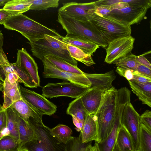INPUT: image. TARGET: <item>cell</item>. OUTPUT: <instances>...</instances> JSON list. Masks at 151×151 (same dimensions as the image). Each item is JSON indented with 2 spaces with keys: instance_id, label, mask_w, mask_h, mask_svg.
Returning a JSON list of instances; mask_svg holds the SVG:
<instances>
[{
  "instance_id": "obj_17",
  "label": "cell",
  "mask_w": 151,
  "mask_h": 151,
  "mask_svg": "<svg viewBox=\"0 0 151 151\" xmlns=\"http://www.w3.org/2000/svg\"><path fill=\"white\" fill-rule=\"evenodd\" d=\"M10 107L14 109L20 116L26 122L32 117L37 122L44 124L40 112L23 98L13 103Z\"/></svg>"
},
{
  "instance_id": "obj_15",
  "label": "cell",
  "mask_w": 151,
  "mask_h": 151,
  "mask_svg": "<svg viewBox=\"0 0 151 151\" xmlns=\"http://www.w3.org/2000/svg\"><path fill=\"white\" fill-rule=\"evenodd\" d=\"M84 74L91 83L90 88H95L105 92L114 87L112 83L116 79V76L113 70L104 73H84Z\"/></svg>"
},
{
  "instance_id": "obj_4",
  "label": "cell",
  "mask_w": 151,
  "mask_h": 151,
  "mask_svg": "<svg viewBox=\"0 0 151 151\" xmlns=\"http://www.w3.org/2000/svg\"><path fill=\"white\" fill-rule=\"evenodd\" d=\"M117 90L114 87L104 94L100 106L95 114L98 125L99 142L109 136L114 123Z\"/></svg>"
},
{
  "instance_id": "obj_20",
  "label": "cell",
  "mask_w": 151,
  "mask_h": 151,
  "mask_svg": "<svg viewBox=\"0 0 151 151\" xmlns=\"http://www.w3.org/2000/svg\"><path fill=\"white\" fill-rule=\"evenodd\" d=\"M18 82L14 84H11L6 78L4 82V101L2 106V110L6 109L14 102L22 98Z\"/></svg>"
},
{
  "instance_id": "obj_41",
  "label": "cell",
  "mask_w": 151,
  "mask_h": 151,
  "mask_svg": "<svg viewBox=\"0 0 151 151\" xmlns=\"http://www.w3.org/2000/svg\"><path fill=\"white\" fill-rule=\"evenodd\" d=\"M140 83H145L151 82V78L142 75L136 71L133 72V78L132 80Z\"/></svg>"
},
{
  "instance_id": "obj_51",
  "label": "cell",
  "mask_w": 151,
  "mask_h": 151,
  "mask_svg": "<svg viewBox=\"0 0 151 151\" xmlns=\"http://www.w3.org/2000/svg\"><path fill=\"white\" fill-rule=\"evenodd\" d=\"M2 110V106L0 104V112Z\"/></svg>"
},
{
  "instance_id": "obj_21",
  "label": "cell",
  "mask_w": 151,
  "mask_h": 151,
  "mask_svg": "<svg viewBox=\"0 0 151 151\" xmlns=\"http://www.w3.org/2000/svg\"><path fill=\"white\" fill-rule=\"evenodd\" d=\"M132 92L137 96L142 104L151 107V82L140 83L128 81Z\"/></svg>"
},
{
  "instance_id": "obj_5",
  "label": "cell",
  "mask_w": 151,
  "mask_h": 151,
  "mask_svg": "<svg viewBox=\"0 0 151 151\" xmlns=\"http://www.w3.org/2000/svg\"><path fill=\"white\" fill-rule=\"evenodd\" d=\"M28 122L35 133L37 139L26 142L27 151H65V144L52 136L49 128L32 117L29 118Z\"/></svg>"
},
{
  "instance_id": "obj_8",
  "label": "cell",
  "mask_w": 151,
  "mask_h": 151,
  "mask_svg": "<svg viewBox=\"0 0 151 151\" xmlns=\"http://www.w3.org/2000/svg\"><path fill=\"white\" fill-rule=\"evenodd\" d=\"M89 88L67 81L57 83H48L43 87L42 95L50 99L59 96L76 99L81 96Z\"/></svg>"
},
{
  "instance_id": "obj_36",
  "label": "cell",
  "mask_w": 151,
  "mask_h": 151,
  "mask_svg": "<svg viewBox=\"0 0 151 151\" xmlns=\"http://www.w3.org/2000/svg\"><path fill=\"white\" fill-rule=\"evenodd\" d=\"M14 70L18 76L19 80L26 87L30 88L37 87L30 75L21 68L17 65L14 63H12Z\"/></svg>"
},
{
  "instance_id": "obj_49",
  "label": "cell",
  "mask_w": 151,
  "mask_h": 151,
  "mask_svg": "<svg viewBox=\"0 0 151 151\" xmlns=\"http://www.w3.org/2000/svg\"><path fill=\"white\" fill-rule=\"evenodd\" d=\"M113 151H120L116 143L115 145Z\"/></svg>"
},
{
  "instance_id": "obj_28",
  "label": "cell",
  "mask_w": 151,
  "mask_h": 151,
  "mask_svg": "<svg viewBox=\"0 0 151 151\" xmlns=\"http://www.w3.org/2000/svg\"><path fill=\"white\" fill-rule=\"evenodd\" d=\"M116 143L120 151H134L133 142L129 134L122 126L118 133Z\"/></svg>"
},
{
  "instance_id": "obj_16",
  "label": "cell",
  "mask_w": 151,
  "mask_h": 151,
  "mask_svg": "<svg viewBox=\"0 0 151 151\" xmlns=\"http://www.w3.org/2000/svg\"><path fill=\"white\" fill-rule=\"evenodd\" d=\"M105 92L98 89L90 88L81 97L82 104L88 114L95 115L100 106Z\"/></svg>"
},
{
  "instance_id": "obj_22",
  "label": "cell",
  "mask_w": 151,
  "mask_h": 151,
  "mask_svg": "<svg viewBox=\"0 0 151 151\" xmlns=\"http://www.w3.org/2000/svg\"><path fill=\"white\" fill-rule=\"evenodd\" d=\"M5 110L7 117L6 128L9 133L8 136L15 140L19 141L20 116L14 109L10 107Z\"/></svg>"
},
{
  "instance_id": "obj_27",
  "label": "cell",
  "mask_w": 151,
  "mask_h": 151,
  "mask_svg": "<svg viewBox=\"0 0 151 151\" xmlns=\"http://www.w3.org/2000/svg\"><path fill=\"white\" fill-rule=\"evenodd\" d=\"M19 135L21 146L26 142L37 139L36 135L30 125L20 116Z\"/></svg>"
},
{
  "instance_id": "obj_42",
  "label": "cell",
  "mask_w": 151,
  "mask_h": 151,
  "mask_svg": "<svg viewBox=\"0 0 151 151\" xmlns=\"http://www.w3.org/2000/svg\"><path fill=\"white\" fill-rule=\"evenodd\" d=\"M136 71L142 75L151 78V69L145 66L139 64Z\"/></svg>"
},
{
  "instance_id": "obj_40",
  "label": "cell",
  "mask_w": 151,
  "mask_h": 151,
  "mask_svg": "<svg viewBox=\"0 0 151 151\" xmlns=\"http://www.w3.org/2000/svg\"><path fill=\"white\" fill-rule=\"evenodd\" d=\"M116 71L119 75L125 78L128 81L132 80L133 78V70L117 66Z\"/></svg>"
},
{
  "instance_id": "obj_11",
  "label": "cell",
  "mask_w": 151,
  "mask_h": 151,
  "mask_svg": "<svg viewBox=\"0 0 151 151\" xmlns=\"http://www.w3.org/2000/svg\"><path fill=\"white\" fill-rule=\"evenodd\" d=\"M41 60L44 66L42 76L44 78L60 79L83 87L90 88L91 83L84 73L80 74L62 71L57 68L45 58Z\"/></svg>"
},
{
  "instance_id": "obj_38",
  "label": "cell",
  "mask_w": 151,
  "mask_h": 151,
  "mask_svg": "<svg viewBox=\"0 0 151 151\" xmlns=\"http://www.w3.org/2000/svg\"><path fill=\"white\" fill-rule=\"evenodd\" d=\"M7 117L6 110L0 112V139L2 137L9 135V133L6 128Z\"/></svg>"
},
{
  "instance_id": "obj_45",
  "label": "cell",
  "mask_w": 151,
  "mask_h": 151,
  "mask_svg": "<svg viewBox=\"0 0 151 151\" xmlns=\"http://www.w3.org/2000/svg\"><path fill=\"white\" fill-rule=\"evenodd\" d=\"M73 121L76 127L75 129L78 132L81 131L83 129L85 121L78 120L74 117H72Z\"/></svg>"
},
{
  "instance_id": "obj_52",
  "label": "cell",
  "mask_w": 151,
  "mask_h": 151,
  "mask_svg": "<svg viewBox=\"0 0 151 151\" xmlns=\"http://www.w3.org/2000/svg\"><path fill=\"white\" fill-rule=\"evenodd\" d=\"M1 81H0V82H1Z\"/></svg>"
},
{
  "instance_id": "obj_39",
  "label": "cell",
  "mask_w": 151,
  "mask_h": 151,
  "mask_svg": "<svg viewBox=\"0 0 151 151\" xmlns=\"http://www.w3.org/2000/svg\"><path fill=\"white\" fill-rule=\"evenodd\" d=\"M141 124H143L146 128L151 131V111L147 110L141 116Z\"/></svg>"
},
{
  "instance_id": "obj_43",
  "label": "cell",
  "mask_w": 151,
  "mask_h": 151,
  "mask_svg": "<svg viewBox=\"0 0 151 151\" xmlns=\"http://www.w3.org/2000/svg\"><path fill=\"white\" fill-rule=\"evenodd\" d=\"M144 54L136 56V59L138 63L151 69V65L149 61L144 57Z\"/></svg>"
},
{
  "instance_id": "obj_14",
  "label": "cell",
  "mask_w": 151,
  "mask_h": 151,
  "mask_svg": "<svg viewBox=\"0 0 151 151\" xmlns=\"http://www.w3.org/2000/svg\"><path fill=\"white\" fill-rule=\"evenodd\" d=\"M14 63L30 75L37 87L40 86V78L37 64L25 49L17 50V60Z\"/></svg>"
},
{
  "instance_id": "obj_18",
  "label": "cell",
  "mask_w": 151,
  "mask_h": 151,
  "mask_svg": "<svg viewBox=\"0 0 151 151\" xmlns=\"http://www.w3.org/2000/svg\"><path fill=\"white\" fill-rule=\"evenodd\" d=\"M63 40L65 42L73 45L82 50L86 54L93 55L99 46L96 44L81 36L67 34Z\"/></svg>"
},
{
  "instance_id": "obj_46",
  "label": "cell",
  "mask_w": 151,
  "mask_h": 151,
  "mask_svg": "<svg viewBox=\"0 0 151 151\" xmlns=\"http://www.w3.org/2000/svg\"><path fill=\"white\" fill-rule=\"evenodd\" d=\"M91 142H91L87 146L85 151H99L96 142H95V144L93 146L92 145Z\"/></svg>"
},
{
  "instance_id": "obj_24",
  "label": "cell",
  "mask_w": 151,
  "mask_h": 151,
  "mask_svg": "<svg viewBox=\"0 0 151 151\" xmlns=\"http://www.w3.org/2000/svg\"><path fill=\"white\" fill-rule=\"evenodd\" d=\"M31 4L30 0H9L3 9L11 15H16L29 10Z\"/></svg>"
},
{
  "instance_id": "obj_37",
  "label": "cell",
  "mask_w": 151,
  "mask_h": 151,
  "mask_svg": "<svg viewBox=\"0 0 151 151\" xmlns=\"http://www.w3.org/2000/svg\"><path fill=\"white\" fill-rule=\"evenodd\" d=\"M32 4L29 10L39 11L49 8H57L59 0H30Z\"/></svg>"
},
{
  "instance_id": "obj_19",
  "label": "cell",
  "mask_w": 151,
  "mask_h": 151,
  "mask_svg": "<svg viewBox=\"0 0 151 151\" xmlns=\"http://www.w3.org/2000/svg\"><path fill=\"white\" fill-rule=\"evenodd\" d=\"M82 143L92 141L99 142L98 125L96 117L94 114H88L85 120L83 129L80 131Z\"/></svg>"
},
{
  "instance_id": "obj_6",
  "label": "cell",
  "mask_w": 151,
  "mask_h": 151,
  "mask_svg": "<svg viewBox=\"0 0 151 151\" xmlns=\"http://www.w3.org/2000/svg\"><path fill=\"white\" fill-rule=\"evenodd\" d=\"M90 21L108 45L114 40L131 35V26L123 24L109 17L94 13L91 17Z\"/></svg>"
},
{
  "instance_id": "obj_9",
  "label": "cell",
  "mask_w": 151,
  "mask_h": 151,
  "mask_svg": "<svg viewBox=\"0 0 151 151\" xmlns=\"http://www.w3.org/2000/svg\"><path fill=\"white\" fill-rule=\"evenodd\" d=\"M121 123L130 135L133 144L134 150L139 147V135L141 124L140 117L130 102L126 104L123 111Z\"/></svg>"
},
{
  "instance_id": "obj_47",
  "label": "cell",
  "mask_w": 151,
  "mask_h": 151,
  "mask_svg": "<svg viewBox=\"0 0 151 151\" xmlns=\"http://www.w3.org/2000/svg\"><path fill=\"white\" fill-rule=\"evenodd\" d=\"M4 35L1 31H0V52L3 49V46L4 43Z\"/></svg>"
},
{
  "instance_id": "obj_10",
  "label": "cell",
  "mask_w": 151,
  "mask_h": 151,
  "mask_svg": "<svg viewBox=\"0 0 151 151\" xmlns=\"http://www.w3.org/2000/svg\"><path fill=\"white\" fill-rule=\"evenodd\" d=\"M58 11L61 14L79 21H89L95 13V1L81 3L76 2L64 3Z\"/></svg>"
},
{
  "instance_id": "obj_23",
  "label": "cell",
  "mask_w": 151,
  "mask_h": 151,
  "mask_svg": "<svg viewBox=\"0 0 151 151\" xmlns=\"http://www.w3.org/2000/svg\"><path fill=\"white\" fill-rule=\"evenodd\" d=\"M121 118L114 119V123L113 128L107 137L103 141L96 142L99 151H113L117 135L122 127L121 123Z\"/></svg>"
},
{
  "instance_id": "obj_53",
  "label": "cell",
  "mask_w": 151,
  "mask_h": 151,
  "mask_svg": "<svg viewBox=\"0 0 151 151\" xmlns=\"http://www.w3.org/2000/svg\"><path fill=\"white\" fill-rule=\"evenodd\" d=\"M134 151H135V150H134Z\"/></svg>"
},
{
  "instance_id": "obj_34",
  "label": "cell",
  "mask_w": 151,
  "mask_h": 151,
  "mask_svg": "<svg viewBox=\"0 0 151 151\" xmlns=\"http://www.w3.org/2000/svg\"><path fill=\"white\" fill-rule=\"evenodd\" d=\"M12 72L16 73L12 65L2 49L0 52V81L4 82L7 73Z\"/></svg>"
},
{
  "instance_id": "obj_13",
  "label": "cell",
  "mask_w": 151,
  "mask_h": 151,
  "mask_svg": "<svg viewBox=\"0 0 151 151\" xmlns=\"http://www.w3.org/2000/svg\"><path fill=\"white\" fill-rule=\"evenodd\" d=\"M22 97L42 115L51 116L57 111V106L43 95L19 86Z\"/></svg>"
},
{
  "instance_id": "obj_50",
  "label": "cell",
  "mask_w": 151,
  "mask_h": 151,
  "mask_svg": "<svg viewBox=\"0 0 151 151\" xmlns=\"http://www.w3.org/2000/svg\"><path fill=\"white\" fill-rule=\"evenodd\" d=\"M4 88V82L2 81L0 82V91H2Z\"/></svg>"
},
{
  "instance_id": "obj_32",
  "label": "cell",
  "mask_w": 151,
  "mask_h": 151,
  "mask_svg": "<svg viewBox=\"0 0 151 151\" xmlns=\"http://www.w3.org/2000/svg\"><path fill=\"white\" fill-rule=\"evenodd\" d=\"M136 56L131 53L116 60L112 63L117 66L136 71L139 64L136 60Z\"/></svg>"
},
{
  "instance_id": "obj_33",
  "label": "cell",
  "mask_w": 151,
  "mask_h": 151,
  "mask_svg": "<svg viewBox=\"0 0 151 151\" xmlns=\"http://www.w3.org/2000/svg\"><path fill=\"white\" fill-rule=\"evenodd\" d=\"M21 147L19 141L9 136H5L0 139V151H20Z\"/></svg>"
},
{
  "instance_id": "obj_3",
  "label": "cell",
  "mask_w": 151,
  "mask_h": 151,
  "mask_svg": "<svg viewBox=\"0 0 151 151\" xmlns=\"http://www.w3.org/2000/svg\"><path fill=\"white\" fill-rule=\"evenodd\" d=\"M127 2V0H104L103 4L110 9L108 17L129 26L138 23L145 18L148 8Z\"/></svg>"
},
{
  "instance_id": "obj_1",
  "label": "cell",
  "mask_w": 151,
  "mask_h": 151,
  "mask_svg": "<svg viewBox=\"0 0 151 151\" xmlns=\"http://www.w3.org/2000/svg\"><path fill=\"white\" fill-rule=\"evenodd\" d=\"M3 25L6 29L18 32L30 43L45 39V35L63 37L55 30L48 28L22 14L10 16Z\"/></svg>"
},
{
  "instance_id": "obj_2",
  "label": "cell",
  "mask_w": 151,
  "mask_h": 151,
  "mask_svg": "<svg viewBox=\"0 0 151 151\" xmlns=\"http://www.w3.org/2000/svg\"><path fill=\"white\" fill-rule=\"evenodd\" d=\"M45 38L33 43H28L31 47L33 55L42 60L47 55L58 57L69 63L77 66V61L72 58L67 48L68 43L59 37L45 35Z\"/></svg>"
},
{
  "instance_id": "obj_26",
  "label": "cell",
  "mask_w": 151,
  "mask_h": 151,
  "mask_svg": "<svg viewBox=\"0 0 151 151\" xmlns=\"http://www.w3.org/2000/svg\"><path fill=\"white\" fill-rule=\"evenodd\" d=\"M81 97L76 99L69 104L66 112L78 120L85 121L88 114L83 105Z\"/></svg>"
},
{
  "instance_id": "obj_7",
  "label": "cell",
  "mask_w": 151,
  "mask_h": 151,
  "mask_svg": "<svg viewBox=\"0 0 151 151\" xmlns=\"http://www.w3.org/2000/svg\"><path fill=\"white\" fill-rule=\"evenodd\" d=\"M58 17L56 21L67 34L81 36L103 48L107 47L108 44L99 35L90 20L79 21L59 13Z\"/></svg>"
},
{
  "instance_id": "obj_25",
  "label": "cell",
  "mask_w": 151,
  "mask_h": 151,
  "mask_svg": "<svg viewBox=\"0 0 151 151\" xmlns=\"http://www.w3.org/2000/svg\"><path fill=\"white\" fill-rule=\"evenodd\" d=\"M44 58L61 70L77 74H83L84 73V72L77 66H73L58 57L49 55L45 56Z\"/></svg>"
},
{
  "instance_id": "obj_30",
  "label": "cell",
  "mask_w": 151,
  "mask_h": 151,
  "mask_svg": "<svg viewBox=\"0 0 151 151\" xmlns=\"http://www.w3.org/2000/svg\"><path fill=\"white\" fill-rule=\"evenodd\" d=\"M136 151H151V131L141 124L139 135V147Z\"/></svg>"
},
{
  "instance_id": "obj_48",
  "label": "cell",
  "mask_w": 151,
  "mask_h": 151,
  "mask_svg": "<svg viewBox=\"0 0 151 151\" xmlns=\"http://www.w3.org/2000/svg\"><path fill=\"white\" fill-rule=\"evenodd\" d=\"M9 0H0V6L4 5Z\"/></svg>"
},
{
  "instance_id": "obj_12",
  "label": "cell",
  "mask_w": 151,
  "mask_h": 151,
  "mask_svg": "<svg viewBox=\"0 0 151 151\" xmlns=\"http://www.w3.org/2000/svg\"><path fill=\"white\" fill-rule=\"evenodd\" d=\"M134 41L135 39L130 35L110 42L106 49L105 62L112 64L116 60L131 53Z\"/></svg>"
},
{
  "instance_id": "obj_29",
  "label": "cell",
  "mask_w": 151,
  "mask_h": 151,
  "mask_svg": "<svg viewBox=\"0 0 151 151\" xmlns=\"http://www.w3.org/2000/svg\"><path fill=\"white\" fill-rule=\"evenodd\" d=\"M67 48L71 57L77 61L87 66L95 64L91 56L86 54L79 48L69 43L67 44Z\"/></svg>"
},
{
  "instance_id": "obj_44",
  "label": "cell",
  "mask_w": 151,
  "mask_h": 151,
  "mask_svg": "<svg viewBox=\"0 0 151 151\" xmlns=\"http://www.w3.org/2000/svg\"><path fill=\"white\" fill-rule=\"evenodd\" d=\"M12 16L2 9H0V24H3L5 21Z\"/></svg>"
},
{
  "instance_id": "obj_35",
  "label": "cell",
  "mask_w": 151,
  "mask_h": 151,
  "mask_svg": "<svg viewBox=\"0 0 151 151\" xmlns=\"http://www.w3.org/2000/svg\"><path fill=\"white\" fill-rule=\"evenodd\" d=\"M90 142L87 143H82L81 134L80 132L78 137L71 136L65 144V151H85L86 147Z\"/></svg>"
},
{
  "instance_id": "obj_31",
  "label": "cell",
  "mask_w": 151,
  "mask_h": 151,
  "mask_svg": "<svg viewBox=\"0 0 151 151\" xmlns=\"http://www.w3.org/2000/svg\"><path fill=\"white\" fill-rule=\"evenodd\" d=\"M50 130L53 136L65 144L70 139L72 134L71 129L63 124H59L52 129L50 128Z\"/></svg>"
}]
</instances>
